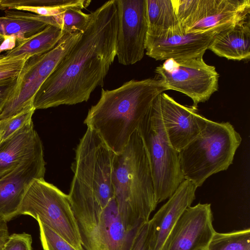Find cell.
I'll return each instance as SVG.
<instances>
[{
	"mask_svg": "<svg viewBox=\"0 0 250 250\" xmlns=\"http://www.w3.org/2000/svg\"><path fill=\"white\" fill-rule=\"evenodd\" d=\"M117 29L115 0L91 12L79 40L37 92L33 103L35 110L87 101L93 91L104 84L116 57Z\"/></svg>",
	"mask_w": 250,
	"mask_h": 250,
	"instance_id": "6da1fadb",
	"label": "cell"
},
{
	"mask_svg": "<svg viewBox=\"0 0 250 250\" xmlns=\"http://www.w3.org/2000/svg\"><path fill=\"white\" fill-rule=\"evenodd\" d=\"M167 90L159 78L133 79L116 89H102L99 100L89 109L84 124L119 154L157 96Z\"/></svg>",
	"mask_w": 250,
	"mask_h": 250,
	"instance_id": "7a4b0ae2",
	"label": "cell"
},
{
	"mask_svg": "<svg viewBox=\"0 0 250 250\" xmlns=\"http://www.w3.org/2000/svg\"><path fill=\"white\" fill-rule=\"evenodd\" d=\"M112 183L124 226L128 232L136 231L148 222L158 205L149 161L137 129L122 151L115 155Z\"/></svg>",
	"mask_w": 250,
	"mask_h": 250,
	"instance_id": "3957f363",
	"label": "cell"
},
{
	"mask_svg": "<svg viewBox=\"0 0 250 250\" xmlns=\"http://www.w3.org/2000/svg\"><path fill=\"white\" fill-rule=\"evenodd\" d=\"M115 153L90 127L75 150L69 202H94L104 208L114 197L112 169Z\"/></svg>",
	"mask_w": 250,
	"mask_h": 250,
	"instance_id": "277c9868",
	"label": "cell"
},
{
	"mask_svg": "<svg viewBox=\"0 0 250 250\" xmlns=\"http://www.w3.org/2000/svg\"><path fill=\"white\" fill-rule=\"evenodd\" d=\"M241 142L230 123L208 119L202 131L179 151L184 179L198 188L211 175L227 170Z\"/></svg>",
	"mask_w": 250,
	"mask_h": 250,
	"instance_id": "5b68a950",
	"label": "cell"
},
{
	"mask_svg": "<svg viewBox=\"0 0 250 250\" xmlns=\"http://www.w3.org/2000/svg\"><path fill=\"white\" fill-rule=\"evenodd\" d=\"M137 129L147 152L159 204L168 199L185 179L179 151L168 140L156 99Z\"/></svg>",
	"mask_w": 250,
	"mask_h": 250,
	"instance_id": "8992f818",
	"label": "cell"
},
{
	"mask_svg": "<svg viewBox=\"0 0 250 250\" xmlns=\"http://www.w3.org/2000/svg\"><path fill=\"white\" fill-rule=\"evenodd\" d=\"M86 250H130L137 231H127L115 198L102 208L95 203H70Z\"/></svg>",
	"mask_w": 250,
	"mask_h": 250,
	"instance_id": "52a82bcc",
	"label": "cell"
},
{
	"mask_svg": "<svg viewBox=\"0 0 250 250\" xmlns=\"http://www.w3.org/2000/svg\"><path fill=\"white\" fill-rule=\"evenodd\" d=\"M19 215H27L53 229L73 247L83 249L68 195L44 179L35 180L22 201Z\"/></svg>",
	"mask_w": 250,
	"mask_h": 250,
	"instance_id": "ba28073f",
	"label": "cell"
},
{
	"mask_svg": "<svg viewBox=\"0 0 250 250\" xmlns=\"http://www.w3.org/2000/svg\"><path fill=\"white\" fill-rule=\"evenodd\" d=\"M81 34H65L52 50L42 55L30 57L26 60L17 77L13 92L0 112V121L33 107V100L37 92Z\"/></svg>",
	"mask_w": 250,
	"mask_h": 250,
	"instance_id": "9c48e42d",
	"label": "cell"
},
{
	"mask_svg": "<svg viewBox=\"0 0 250 250\" xmlns=\"http://www.w3.org/2000/svg\"><path fill=\"white\" fill-rule=\"evenodd\" d=\"M185 33L218 32L250 20V0H172Z\"/></svg>",
	"mask_w": 250,
	"mask_h": 250,
	"instance_id": "30bf717a",
	"label": "cell"
},
{
	"mask_svg": "<svg viewBox=\"0 0 250 250\" xmlns=\"http://www.w3.org/2000/svg\"><path fill=\"white\" fill-rule=\"evenodd\" d=\"M203 57L169 59L155 70L168 90L180 92L191 98L194 108L198 104L208 101L219 86V74L214 66L205 62Z\"/></svg>",
	"mask_w": 250,
	"mask_h": 250,
	"instance_id": "8fae6325",
	"label": "cell"
},
{
	"mask_svg": "<svg viewBox=\"0 0 250 250\" xmlns=\"http://www.w3.org/2000/svg\"><path fill=\"white\" fill-rule=\"evenodd\" d=\"M118 15L116 57L119 63L132 65L145 55L147 30L146 0H115Z\"/></svg>",
	"mask_w": 250,
	"mask_h": 250,
	"instance_id": "7c38bea8",
	"label": "cell"
},
{
	"mask_svg": "<svg viewBox=\"0 0 250 250\" xmlns=\"http://www.w3.org/2000/svg\"><path fill=\"white\" fill-rule=\"evenodd\" d=\"M210 204L188 207L167 238L161 250L207 249L215 231Z\"/></svg>",
	"mask_w": 250,
	"mask_h": 250,
	"instance_id": "4fadbf2b",
	"label": "cell"
},
{
	"mask_svg": "<svg viewBox=\"0 0 250 250\" xmlns=\"http://www.w3.org/2000/svg\"><path fill=\"white\" fill-rule=\"evenodd\" d=\"M218 32L185 33L183 29L167 31L155 36L146 35V54L156 60L189 59L203 57Z\"/></svg>",
	"mask_w": 250,
	"mask_h": 250,
	"instance_id": "5bb4252c",
	"label": "cell"
},
{
	"mask_svg": "<svg viewBox=\"0 0 250 250\" xmlns=\"http://www.w3.org/2000/svg\"><path fill=\"white\" fill-rule=\"evenodd\" d=\"M156 101L168 140L178 151L206 126L208 119L197 113V108L181 104L164 92Z\"/></svg>",
	"mask_w": 250,
	"mask_h": 250,
	"instance_id": "9a60e30c",
	"label": "cell"
},
{
	"mask_svg": "<svg viewBox=\"0 0 250 250\" xmlns=\"http://www.w3.org/2000/svg\"><path fill=\"white\" fill-rule=\"evenodd\" d=\"M45 172L43 150L0 179V218L8 222L18 215L28 188L35 180L44 179Z\"/></svg>",
	"mask_w": 250,
	"mask_h": 250,
	"instance_id": "2e32d148",
	"label": "cell"
},
{
	"mask_svg": "<svg viewBox=\"0 0 250 250\" xmlns=\"http://www.w3.org/2000/svg\"><path fill=\"white\" fill-rule=\"evenodd\" d=\"M197 187L185 179L148 222L150 250H161L170 232L195 198Z\"/></svg>",
	"mask_w": 250,
	"mask_h": 250,
	"instance_id": "e0dca14e",
	"label": "cell"
},
{
	"mask_svg": "<svg viewBox=\"0 0 250 250\" xmlns=\"http://www.w3.org/2000/svg\"><path fill=\"white\" fill-rule=\"evenodd\" d=\"M43 150L31 121L0 143V179Z\"/></svg>",
	"mask_w": 250,
	"mask_h": 250,
	"instance_id": "ac0fdd59",
	"label": "cell"
},
{
	"mask_svg": "<svg viewBox=\"0 0 250 250\" xmlns=\"http://www.w3.org/2000/svg\"><path fill=\"white\" fill-rule=\"evenodd\" d=\"M208 49L228 60H249L250 58V20L217 32Z\"/></svg>",
	"mask_w": 250,
	"mask_h": 250,
	"instance_id": "d6986e66",
	"label": "cell"
},
{
	"mask_svg": "<svg viewBox=\"0 0 250 250\" xmlns=\"http://www.w3.org/2000/svg\"><path fill=\"white\" fill-rule=\"evenodd\" d=\"M51 24L59 26L52 17L42 16L16 9L6 10L4 16L0 17V34L3 37H15L17 42L40 32Z\"/></svg>",
	"mask_w": 250,
	"mask_h": 250,
	"instance_id": "ffe728a7",
	"label": "cell"
},
{
	"mask_svg": "<svg viewBox=\"0 0 250 250\" xmlns=\"http://www.w3.org/2000/svg\"><path fill=\"white\" fill-rule=\"evenodd\" d=\"M146 35L155 36L169 30L183 29L172 0H146Z\"/></svg>",
	"mask_w": 250,
	"mask_h": 250,
	"instance_id": "44dd1931",
	"label": "cell"
},
{
	"mask_svg": "<svg viewBox=\"0 0 250 250\" xmlns=\"http://www.w3.org/2000/svg\"><path fill=\"white\" fill-rule=\"evenodd\" d=\"M65 34L55 25H49L40 32L17 42L15 47L2 54L5 57L42 55L52 50Z\"/></svg>",
	"mask_w": 250,
	"mask_h": 250,
	"instance_id": "7402d4cb",
	"label": "cell"
},
{
	"mask_svg": "<svg viewBox=\"0 0 250 250\" xmlns=\"http://www.w3.org/2000/svg\"><path fill=\"white\" fill-rule=\"evenodd\" d=\"M207 250H250V229L228 233L215 231Z\"/></svg>",
	"mask_w": 250,
	"mask_h": 250,
	"instance_id": "603a6c76",
	"label": "cell"
},
{
	"mask_svg": "<svg viewBox=\"0 0 250 250\" xmlns=\"http://www.w3.org/2000/svg\"><path fill=\"white\" fill-rule=\"evenodd\" d=\"M91 13L86 14L81 9L71 8L67 9L55 18L64 34L82 33L87 26Z\"/></svg>",
	"mask_w": 250,
	"mask_h": 250,
	"instance_id": "cb8c5ba5",
	"label": "cell"
},
{
	"mask_svg": "<svg viewBox=\"0 0 250 250\" xmlns=\"http://www.w3.org/2000/svg\"><path fill=\"white\" fill-rule=\"evenodd\" d=\"M91 2L89 0H57L52 5L39 7H17L15 9L34 13L54 19L68 9L77 8L81 10L86 8Z\"/></svg>",
	"mask_w": 250,
	"mask_h": 250,
	"instance_id": "d4e9b609",
	"label": "cell"
},
{
	"mask_svg": "<svg viewBox=\"0 0 250 250\" xmlns=\"http://www.w3.org/2000/svg\"><path fill=\"white\" fill-rule=\"evenodd\" d=\"M43 250H84L73 247L53 229L38 220Z\"/></svg>",
	"mask_w": 250,
	"mask_h": 250,
	"instance_id": "484cf974",
	"label": "cell"
},
{
	"mask_svg": "<svg viewBox=\"0 0 250 250\" xmlns=\"http://www.w3.org/2000/svg\"><path fill=\"white\" fill-rule=\"evenodd\" d=\"M35 111V109L32 107L15 116L0 121V143L32 121V117Z\"/></svg>",
	"mask_w": 250,
	"mask_h": 250,
	"instance_id": "4316f807",
	"label": "cell"
},
{
	"mask_svg": "<svg viewBox=\"0 0 250 250\" xmlns=\"http://www.w3.org/2000/svg\"><path fill=\"white\" fill-rule=\"evenodd\" d=\"M28 55L14 57H0V82L17 77L21 73Z\"/></svg>",
	"mask_w": 250,
	"mask_h": 250,
	"instance_id": "83f0119b",
	"label": "cell"
},
{
	"mask_svg": "<svg viewBox=\"0 0 250 250\" xmlns=\"http://www.w3.org/2000/svg\"><path fill=\"white\" fill-rule=\"evenodd\" d=\"M31 235L23 232L13 233L9 236L0 250H32Z\"/></svg>",
	"mask_w": 250,
	"mask_h": 250,
	"instance_id": "f1b7e54d",
	"label": "cell"
},
{
	"mask_svg": "<svg viewBox=\"0 0 250 250\" xmlns=\"http://www.w3.org/2000/svg\"><path fill=\"white\" fill-rule=\"evenodd\" d=\"M130 250H150L148 222L136 233Z\"/></svg>",
	"mask_w": 250,
	"mask_h": 250,
	"instance_id": "f546056e",
	"label": "cell"
},
{
	"mask_svg": "<svg viewBox=\"0 0 250 250\" xmlns=\"http://www.w3.org/2000/svg\"><path fill=\"white\" fill-rule=\"evenodd\" d=\"M17 77L0 82V112L16 86Z\"/></svg>",
	"mask_w": 250,
	"mask_h": 250,
	"instance_id": "4dcf8cb0",
	"label": "cell"
},
{
	"mask_svg": "<svg viewBox=\"0 0 250 250\" xmlns=\"http://www.w3.org/2000/svg\"><path fill=\"white\" fill-rule=\"evenodd\" d=\"M4 41L0 46V54L4 51L7 52L13 49L17 45V39L13 36H5Z\"/></svg>",
	"mask_w": 250,
	"mask_h": 250,
	"instance_id": "1f68e13d",
	"label": "cell"
},
{
	"mask_svg": "<svg viewBox=\"0 0 250 250\" xmlns=\"http://www.w3.org/2000/svg\"><path fill=\"white\" fill-rule=\"evenodd\" d=\"M7 222L0 218V247L5 243L9 236Z\"/></svg>",
	"mask_w": 250,
	"mask_h": 250,
	"instance_id": "d6a6232c",
	"label": "cell"
},
{
	"mask_svg": "<svg viewBox=\"0 0 250 250\" xmlns=\"http://www.w3.org/2000/svg\"><path fill=\"white\" fill-rule=\"evenodd\" d=\"M4 37L0 35V46L1 45V44H2V43L3 42V41H4Z\"/></svg>",
	"mask_w": 250,
	"mask_h": 250,
	"instance_id": "836d02e7",
	"label": "cell"
},
{
	"mask_svg": "<svg viewBox=\"0 0 250 250\" xmlns=\"http://www.w3.org/2000/svg\"><path fill=\"white\" fill-rule=\"evenodd\" d=\"M207 250V249H203V250Z\"/></svg>",
	"mask_w": 250,
	"mask_h": 250,
	"instance_id": "e575fe53",
	"label": "cell"
}]
</instances>
